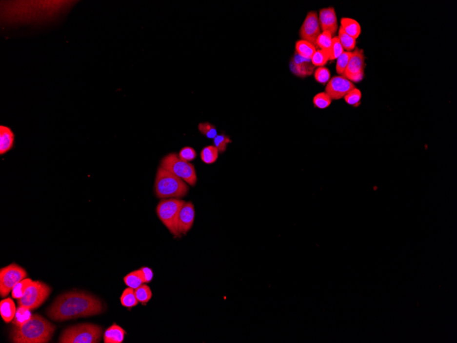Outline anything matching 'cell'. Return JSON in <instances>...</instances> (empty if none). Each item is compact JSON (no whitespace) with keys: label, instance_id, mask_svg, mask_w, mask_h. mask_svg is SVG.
<instances>
[{"label":"cell","instance_id":"4","mask_svg":"<svg viewBox=\"0 0 457 343\" xmlns=\"http://www.w3.org/2000/svg\"><path fill=\"white\" fill-rule=\"evenodd\" d=\"M103 329L92 323H81L64 329L59 339L60 343H99Z\"/></svg>","mask_w":457,"mask_h":343},{"label":"cell","instance_id":"17","mask_svg":"<svg viewBox=\"0 0 457 343\" xmlns=\"http://www.w3.org/2000/svg\"><path fill=\"white\" fill-rule=\"evenodd\" d=\"M16 312V306L12 299H4L0 302V315L6 323L13 322Z\"/></svg>","mask_w":457,"mask_h":343},{"label":"cell","instance_id":"27","mask_svg":"<svg viewBox=\"0 0 457 343\" xmlns=\"http://www.w3.org/2000/svg\"><path fill=\"white\" fill-rule=\"evenodd\" d=\"M332 99L327 93H319L314 96L313 103L316 108L325 109L331 104Z\"/></svg>","mask_w":457,"mask_h":343},{"label":"cell","instance_id":"24","mask_svg":"<svg viewBox=\"0 0 457 343\" xmlns=\"http://www.w3.org/2000/svg\"><path fill=\"white\" fill-rule=\"evenodd\" d=\"M333 36L330 32H322L317 39V46L320 50L330 55L331 46H332Z\"/></svg>","mask_w":457,"mask_h":343},{"label":"cell","instance_id":"22","mask_svg":"<svg viewBox=\"0 0 457 343\" xmlns=\"http://www.w3.org/2000/svg\"><path fill=\"white\" fill-rule=\"evenodd\" d=\"M219 154L218 149L215 145L207 146L200 152V159L205 164H213L218 160Z\"/></svg>","mask_w":457,"mask_h":343},{"label":"cell","instance_id":"8","mask_svg":"<svg viewBox=\"0 0 457 343\" xmlns=\"http://www.w3.org/2000/svg\"><path fill=\"white\" fill-rule=\"evenodd\" d=\"M28 276L26 271L17 264H11L0 270V295L7 296L19 282Z\"/></svg>","mask_w":457,"mask_h":343},{"label":"cell","instance_id":"33","mask_svg":"<svg viewBox=\"0 0 457 343\" xmlns=\"http://www.w3.org/2000/svg\"><path fill=\"white\" fill-rule=\"evenodd\" d=\"M232 142V140L228 136L220 134L214 139V145L218 149L219 153L222 154L227 150V145Z\"/></svg>","mask_w":457,"mask_h":343},{"label":"cell","instance_id":"34","mask_svg":"<svg viewBox=\"0 0 457 343\" xmlns=\"http://www.w3.org/2000/svg\"><path fill=\"white\" fill-rule=\"evenodd\" d=\"M314 77H315L316 81L320 84H326L330 81V71L327 67H318L314 72Z\"/></svg>","mask_w":457,"mask_h":343},{"label":"cell","instance_id":"5","mask_svg":"<svg viewBox=\"0 0 457 343\" xmlns=\"http://www.w3.org/2000/svg\"><path fill=\"white\" fill-rule=\"evenodd\" d=\"M185 202L179 199H164L156 207V214L159 220L176 238L181 237L178 233V221L180 210Z\"/></svg>","mask_w":457,"mask_h":343},{"label":"cell","instance_id":"3","mask_svg":"<svg viewBox=\"0 0 457 343\" xmlns=\"http://www.w3.org/2000/svg\"><path fill=\"white\" fill-rule=\"evenodd\" d=\"M154 191L156 197L161 200L179 199L188 194L189 187L181 178L159 166L156 173Z\"/></svg>","mask_w":457,"mask_h":343},{"label":"cell","instance_id":"35","mask_svg":"<svg viewBox=\"0 0 457 343\" xmlns=\"http://www.w3.org/2000/svg\"><path fill=\"white\" fill-rule=\"evenodd\" d=\"M344 52L342 45L339 42L338 37H335L333 38L332 46H331L330 55H329V60L334 61L338 59L340 57L343 52Z\"/></svg>","mask_w":457,"mask_h":343},{"label":"cell","instance_id":"19","mask_svg":"<svg viewBox=\"0 0 457 343\" xmlns=\"http://www.w3.org/2000/svg\"><path fill=\"white\" fill-rule=\"evenodd\" d=\"M296 53L304 59L311 60L317 51L313 44L305 40H299L296 42Z\"/></svg>","mask_w":457,"mask_h":343},{"label":"cell","instance_id":"10","mask_svg":"<svg viewBox=\"0 0 457 343\" xmlns=\"http://www.w3.org/2000/svg\"><path fill=\"white\" fill-rule=\"evenodd\" d=\"M355 88V84L344 76H334L328 81L325 93L330 96L332 100H338L344 98Z\"/></svg>","mask_w":457,"mask_h":343},{"label":"cell","instance_id":"30","mask_svg":"<svg viewBox=\"0 0 457 343\" xmlns=\"http://www.w3.org/2000/svg\"><path fill=\"white\" fill-rule=\"evenodd\" d=\"M362 98L361 91L355 88L351 90L349 93L344 97V100L348 104L353 107H358L361 104V100Z\"/></svg>","mask_w":457,"mask_h":343},{"label":"cell","instance_id":"9","mask_svg":"<svg viewBox=\"0 0 457 343\" xmlns=\"http://www.w3.org/2000/svg\"><path fill=\"white\" fill-rule=\"evenodd\" d=\"M320 34V23L317 12H309L299 32L300 38L311 42L317 47V39Z\"/></svg>","mask_w":457,"mask_h":343},{"label":"cell","instance_id":"26","mask_svg":"<svg viewBox=\"0 0 457 343\" xmlns=\"http://www.w3.org/2000/svg\"><path fill=\"white\" fill-rule=\"evenodd\" d=\"M135 295L139 303L143 305L147 304L153 296L150 287L145 284L141 285L135 289Z\"/></svg>","mask_w":457,"mask_h":343},{"label":"cell","instance_id":"31","mask_svg":"<svg viewBox=\"0 0 457 343\" xmlns=\"http://www.w3.org/2000/svg\"><path fill=\"white\" fill-rule=\"evenodd\" d=\"M352 54H353L352 52H344L340 57L338 58L337 62H336V71L338 74L343 76L344 74L350 59H351Z\"/></svg>","mask_w":457,"mask_h":343},{"label":"cell","instance_id":"12","mask_svg":"<svg viewBox=\"0 0 457 343\" xmlns=\"http://www.w3.org/2000/svg\"><path fill=\"white\" fill-rule=\"evenodd\" d=\"M318 21L322 32H329L331 35H336L338 30V23L337 15L334 7L320 9Z\"/></svg>","mask_w":457,"mask_h":343},{"label":"cell","instance_id":"25","mask_svg":"<svg viewBox=\"0 0 457 343\" xmlns=\"http://www.w3.org/2000/svg\"><path fill=\"white\" fill-rule=\"evenodd\" d=\"M338 38L339 39L344 50L347 51V52H352L356 47V39L347 35L341 27L339 28V31H338Z\"/></svg>","mask_w":457,"mask_h":343},{"label":"cell","instance_id":"2","mask_svg":"<svg viewBox=\"0 0 457 343\" xmlns=\"http://www.w3.org/2000/svg\"><path fill=\"white\" fill-rule=\"evenodd\" d=\"M55 329V325L36 314L23 325H15L10 337L15 343H46L52 339Z\"/></svg>","mask_w":457,"mask_h":343},{"label":"cell","instance_id":"37","mask_svg":"<svg viewBox=\"0 0 457 343\" xmlns=\"http://www.w3.org/2000/svg\"><path fill=\"white\" fill-rule=\"evenodd\" d=\"M140 270L142 276H143L144 283L151 282L154 279V271H153V270L150 268L147 267V266L140 268Z\"/></svg>","mask_w":457,"mask_h":343},{"label":"cell","instance_id":"28","mask_svg":"<svg viewBox=\"0 0 457 343\" xmlns=\"http://www.w3.org/2000/svg\"><path fill=\"white\" fill-rule=\"evenodd\" d=\"M32 282L33 281L30 278H26V279L25 278L24 280L19 282L12 290V296L13 298L18 299V300L21 298L24 295L25 290L31 284Z\"/></svg>","mask_w":457,"mask_h":343},{"label":"cell","instance_id":"18","mask_svg":"<svg viewBox=\"0 0 457 343\" xmlns=\"http://www.w3.org/2000/svg\"><path fill=\"white\" fill-rule=\"evenodd\" d=\"M341 28L347 35L355 39L358 38L361 33V28L359 22L353 19L343 18L341 20Z\"/></svg>","mask_w":457,"mask_h":343},{"label":"cell","instance_id":"1","mask_svg":"<svg viewBox=\"0 0 457 343\" xmlns=\"http://www.w3.org/2000/svg\"><path fill=\"white\" fill-rule=\"evenodd\" d=\"M102 302L84 292H69L57 297L47 310L49 318L62 322L102 313Z\"/></svg>","mask_w":457,"mask_h":343},{"label":"cell","instance_id":"21","mask_svg":"<svg viewBox=\"0 0 457 343\" xmlns=\"http://www.w3.org/2000/svg\"><path fill=\"white\" fill-rule=\"evenodd\" d=\"M120 300L121 305L127 308H134L139 303L136 297L135 290L130 287L123 290Z\"/></svg>","mask_w":457,"mask_h":343},{"label":"cell","instance_id":"32","mask_svg":"<svg viewBox=\"0 0 457 343\" xmlns=\"http://www.w3.org/2000/svg\"><path fill=\"white\" fill-rule=\"evenodd\" d=\"M329 61V56L321 50H317L311 61L314 67H324Z\"/></svg>","mask_w":457,"mask_h":343},{"label":"cell","instance_id":"14","mask_svg":"<svg viewBox=\"0 0 457 343\" xmlns=\"http://www.w3.org/2000/svg\"><path fill=\"white\" fill-rule=\"evenodd\" d=\"M290 67L295 76L301 78L313 74L315 68L311 60L300 57L297 53L290 61Z\"/></svg>","mask_w":457,"mask_h":343},{"label":"cell","instance_id":"6","mask_svg":"<svg viewBox=\"0 0 457 343\" xmlns=\"http://www.w3.org/2000/svg\"><path fill=\"white\" fill-rule=\"evenodd\" d=\"M159 166L171 171L190 186H195L197 182V176L195 166L190 162L180 159L176 153H170L160 161Z\"/></svg>","mask_w":457,"mask_h":343},{"label":"cell","instance_id":"16","mask_svg":"<svg viewBox=\"0 0 457 343\" xmlns=\"http://www.w3.org/2000/svg\"><path fill=\"white\" fill-rule=\"evenodd\" d=\"M126 332L120 326L116 323L108 327L103 334V342L105 343H122L125 339Z\"/></svg>","mask_w":457,"mask_h":343},{"label":"cell","instance_id":"11","mask_svg":"<svg viewBox=\"0 0 457 343\" xmlns=\"http://www.w3.org/2000/svg\"><path fill=\"white\" fill-rule=\"evenodd\" d=\"M195 217V206L192 202H185L180 210L178 221V233L186 235L193 227Z\"/></svg>","mask_w":457,"mask_h":343},{"label":"cell","instance_id":"13","mask_svg":"<svg viewBox=\"0 0 457 343\" xmlns=\"http://www.w3.org/2000/svg\"><path fill=\"white\" fill-rule=\"evenodd\" d=\"M366 67L365 63V56L363 50L355 49V52L352 54L351 59L348 62V67L345 71L343 76L349 79L355 75L363 74Z\"/></svg>","mask_w":457,"mask_h":343},{"label":"cell","instance_id":"20","mask_svg":"<svg viewBox=\"0 0 457 343\" xmlns=\"http://www.w3.org/2000/svg\"><path fill=\"white\" fill-rule=\"evenodd\" d=\"M124 282L127 286L135 290L144 283L143 276L140 269L135 270L124 277Z\"/></svg>","mask_w":457,"mask_h":343},{"label":"cell","instance_id":"15","mask_svg":"<svg viewBox=\"0 0 457 343\" xmlns=\"http://www.w3.org/2000/svg\"><path fill=\"white\" fill-rule=\"evenodd\" d=\"M15 136L11 127L0 126V155L9 152L15 145Z\"/></svg>","mask_w":457,"mask_h":343},{"label":"cell","instance_id":"7","mask_svg":"<svg viewBox=\"0 0 457 343\" xmlns=\"http://www.w3.org/2000/svg\"><path fill=\"white\" fill-rule=\"evenodd\" d=\"M52 289L48 285L40 281H33L25 290L23 296L18 300L19 306L35 310L47 300Z\"/></svg>","mask_w":457,"mask_h":343},{"label":"cell","instance_id":"36","mask_svg":"<svg viewBox=\"0 0 457 343\" xmlns=\"http://www.w3.org/2000/svg\"><path fill=\"white\" fill-rule=\"evenodd\" d=\"M179 159L186 162H191L197 158V152L193 147H185L180 150L179 154Z\"/></svg>","mask_w":457,"mask_h":343},{"label":"cell","instance_id":"29","mask_svg":"<svg viewBox=\"0 0 457 343\" xmlns=\"http://www.w3.org/2000/svg\"><path fill=\"white\" fill-rule=\"evenodd\" d=\"M198 128L200 133L206 137L207 138L214 139L218 135L217 127L213 124L209 123V122L200 123L199 124Z\"/></svg>","mask_w":457,"mask_h":343},{"label":"cell","instance_id":"23","mask_svg":"<svg viewBox=\"0 0 457 343\" xmlns=\"http://www.w3.org/2000/svg\"><path fill=\"white\" fill-rule=\"evenodd\" d=\"M31 310L23 306H19L13 320V324L16 326H21L32 318Z\"/></svg>","mask_w":457,"mask_h":343}]
</instances>
